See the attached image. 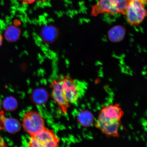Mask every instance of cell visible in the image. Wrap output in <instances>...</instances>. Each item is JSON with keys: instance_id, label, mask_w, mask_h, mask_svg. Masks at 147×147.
<instances>
[{"instance_id": "1", "label": "cell", "mask_w": 147, "mask_h": 147, "mask_svg": "<svg viewBox=\"0 0 147 147\" xmlns=\"http://www.w3.org/2000/svg\"><path fill=\"white\" fill-rule=\"evenodd\" d=\"M130 0H99L92 8L91 16H96L106 13L125 15L126 7Z\"/></svg>"}, {"instance_id": "2", "label": "cell", "mask_w": 147, "mask_h": 147, "mask_svg": "<svg viewBox=\"0 0 147 147\" xmlns=\"http://www.w3.org/2000/svg\"><path fill=\"white\" fill-rule=\"evenodd\" d=\"M145 5L140 0H130L129 1L125 15L130 25L137 26L142 23L147 15Z\"/></svg>"}, {"instance_id": "3", "label": "cell", "mask_w": 147, "mask_h": 147, "mask_svg": "<svg viewBox=\"0 0 147 147\" xmlns=\"http://www.w3.org/2000/svg\"><path fill=\"white\" fill-rule=\"evenodd\" d=\"M59 142L54 132L45 128L35 135L30 136L28 145L32 147H56L58 146Z\"/></svg>"}, {"instance_id": "4", "label": "cell", "mask_w": 147, "mask_h": 147, "mask_svg": "<svg viewBox=\"0 0 147 147\" xmlns=\"http://www.w3.org/2000/svg\"><path fill=\"white\" fill-rule=\"evenodd\" d=\"M45 121L38 112L30 111L24 115L22 126L25 131L30 136L35 135L45 129Z\"/></svg>"}, {"instance_id": "5", "label": "cell", "mask_w": 147, "mask_h": 147, "mask_svg": "<svg viewBox=\"0 0 147 147\" xmlns=\"http://www.w3.org/2000/svg\"><path fill=\"white\" fill-rule=\"evenodd\" d=\"M51 87L52 98L57 105L60 111L66 114L67 113L70 104L68 102L64 94L61 78L53 80L51 84Z\"/></svg>"}, {"instance_id": "6", "label": "cell", "mask_w": 147, "mask_h": 147, "mask_svg": "<svg viewBox=\"0 0 147 147\" xmlns=\"http://www.w3.org/2000/svg\"><path fill=\"white\" fill-rule=\"evenodd\" d=\"M61 78L63 92L68 102L70 104L76 103L80 97L78 84L69 76H63Z\"/></svg>"}, {"instance_id": "7", "label": "cell", "mask_w": 147, "mask_h": 147, "mask_svg": "<svg viewBox=\"0 0 147 147\" xmlns=\"http://www.w3.org/2000/svg\"><path fill=\"white\" fill-rule=\"evenodd\" d=\"M121 121L98 118L95 125L106 136L118 138Z\"/></svg>"}, {"instance_id": "8", "label": "cell", "mask_w": 147, "mask_h": 147, "mask_svg": "<svg viewBox=\"0 0 147 147\" xmlns=\"http://www.w3.org/2000/svg\"><path fill=\"white\" fill-rule=\"evenodd\" d=\"M124 114L119 104H111L104 106L101 109L98 118L121 121Z\"/></svg>"}, {"instance_id": "9", "label": "cell", "mask_w": 147, "mask_h": 147, "mask_svg": "<svg viewBox=\"0 0 147 147\" xmlns=\"http://www.w3.org/2000/svg\"><path fill=\"white\" fill-rule=\"evenodd\" d=\"M31 98L36 105H43L47 102L48 94L47 91L43 88H38L33 92Z\"/></svg>"}, {"instance_id": "10", "label": "cell", "mask_w": 147, "mask_h": 147, "mask_svg": "<svg viewBox=\"0 0 147 147\" xmlns=\"http://www.w3.org/2000/svg\"><path fill=\"white\" fill-rule=\"evenodd\" d=\"M125 34L124 27L121 26H116L110 29L108 33V38L110 41L119 42L123 39Z\"/></svg>"}, {"instance_id": "11", "label": "cell", "mask_w": 147, "mask_h": 147, "mask_svg": "<svg viewBox=\"0 0 147 147\" xmlns=\"http://www.w3.org/2000/svg\"><path fill=\"white\" fill-rule=\"evenodd\" d=\"M77 119L79 124L86 127L92 125L94 121L93 115L88 110H83L78 114Z\"/></svg>"}, {"instance_id": "12", "label": "cell", "mask_w": 147, "mask_h": 147, "mask_svg": "<svg viewBox=\"0 0 147 147\" xmlns=\"http://www.w3.org/2000/svg\"><path fill=\"white\" fill-rule=\"evenodd\" d=\"M4 127L5 129L9 133L14 134L17 133L21 129V124L17 119L5 117Z\"/></svg>"}, {"instance_id": "13", "label": "cell", "mask_w": 147, "mask_h": 147, "mask_svg": "<svg viewBox=\"0 0 147 147\" xmlns=\"http://www.w3.org/2000/svg\"><path fill=\"white\" fill-rule=\"evenodd\" d=\"M18 106L17 101L13 97H7L3 101V108L7 111H13L17 108Z\"/></svg>"}, {"instance_id": "14", "label": "cell", "mask_w": 147, "mask_h": 147, "mask_svg": "<svg viewBox=\"0 0 147 147\" xmlns=\"http://www.w3.org/2000/svg\"><path fill=\"white\" fill-rule=\"evenodd\" d=\"M5 118V113L3 111H0V130L4 129V121ZM7 146L6 144L2 138L0 136V147Z\"/></svg>"}, {"instance_id": "15", "label": "cell", "mask_w": 147, "mask_h": 147, "mask_svg": "<svg viewBox=\"0 0 147 147\" xmlns=\"http://www.w3.org/2000/svg\"><path fill=\"white\" fill-rule=\"evenodd\" d=\"M24 4H30L35 2H44L47 0H19Z\"/></svg>"}, {"instance_id": "16", "label": "cell", "mask_w": 147, "mask_h": 147, "mask_svg": "<svg viewBox=\"0 0 147 147\" xmlns=\"http://www.w3.org/2000/svg\"><path fill=\"white\" fill-rule=\"evenodd\" d=\"M3 40V36H2L1 34H0V47H1L2 44Z\"/></svg>"}, {"instance_id": "17", "label": "cell", "mask_w": 147, "mask_h": 147, "mask_svg": "<svg viewBox=\"0 0 147 147\" xmlns=\"http://www.w3.org/2000/svg\"><path fill=\"white\" fill-rule=\"evenodd\" d=\"M140 1H142L144 4L146 5V4L147 0H140Z\"/></svg>"}]
</instances>
